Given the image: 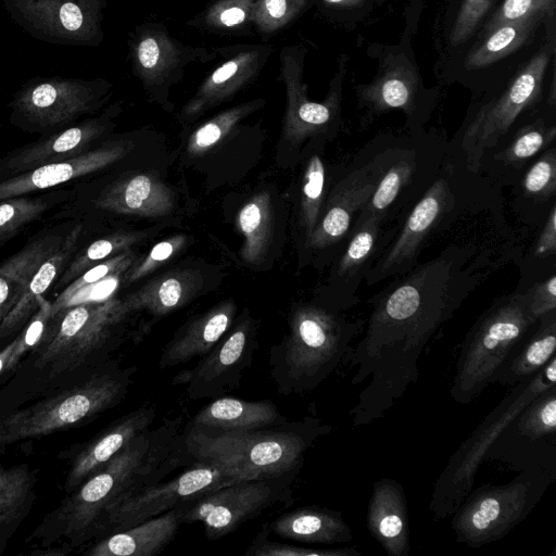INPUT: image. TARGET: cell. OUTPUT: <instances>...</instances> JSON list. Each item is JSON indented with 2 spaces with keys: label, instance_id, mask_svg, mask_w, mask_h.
Masks as SVG:
<instances>
[{
  "label": "cell",
  "instance_id": "cell-1",
  "mask_svg": "<svg viewBox=\"0 0 556 556\" xmlns=\"http://www.w3.org/2000/svg\"><path fill=\"white\" fill-rule=\"evenodd\" d=\"M484 276L485 263L477 248L451 245L394 277L368 300L371 309L365 334L344 359L355 368L351 383H367L349 410L352 426L384 417L418 380L425 346Z\"/></svg>",
  "mask_w": 556,
  "mask_h": 556
},
{
  "label": "cell",
  "instance_id": "cell-2",
  "mask_svg": "<svg viewBox=\"0 0 556 556\" xmlns=\"http://www.w3.org/2000/svg\"><path fill=\"white\" fill-rule=\"evenodd\" d=\"M182 416L132 439L121 452L49 513L33 531L30 541L49 546L58 542L79 547L97 536L106 510L113 505L160 483L180 468L176 446Z\"/></svg>",
  "mask_w": 556,
  "mask_h": 556
},
{
  "label": "cell",
  "instance_id": "cell-3",
  "mask_svg": "<svg viewBox=\"0 0 556 556\" xmlns=\"http://www.w3.org/2000/svg\"><path fill=\"white\" fill-rule=\"evenodd\" d=\"M333 428L321 419L302 420L253 430H222L187 424L177 441L181 467L212 463L237 468L253 479L298 475L305 452Z\"/></svg>",
  "mask_w": 556,
  "mask_h": 556
},
{
  "label": "cell",
  "instance_id": "cell-4",
  "mask_svg": "<svg viewBox=\"0 0 556 556\" xmlns=\"http://www.w3.org/2000/svg\"><path fill=\"white\" fill-rule=\"evenodd\" d=\"M127 317L121 299L112 296L62 308L49 318L23 369L49 388L83 374L109 359L122 342Z\"/></svg>",
  "mask_w": 556,
  "mask_h": 556
},
{
  "label": "cell",
  "instance_id": "cell-5",
  "mask_svg": "<svg viewBox=\"0 0 556 556\" xmlns=\"http://www.w3.org/2000/svg\"><path fill=\"white\" fill-rule=\"evenodd\" d=\"M288 325V333L269 351L270 376L282 395L317 388L344 362L364 329V320H350L316 303L293 306Z\"/></svg>",
  "mask_w": 556,
  "mask_h": 556
},
{
  "label": "cell",
  "instance_id": "cell-6",
  "mask_svg": "<svg viewBox=\"0 0 556 556\" xmlns=\"http://www.w3.org/2000/svg\"><path fill=\"white\" fill-rule=\"evenodd\" d=\"M135 366L108 359L73 383L28 406L0 415V446L83 425L119 404L134 383Z\"/></svg>",
  "mask_w": 556,
  "mask_h": 556
},
{
  "label": "cell",
  "instance_id": "cell-7",
  "mask_svg": "<svg viewBox=\"0 0 556 556\" xmlns=\"http://www.w3.org/2000/svg\"><path fill=\"white\" fill-rule=\"evenodd\" d=\"M536 321L525 291L493 301L464 338L450 390L452 399L469 404L479 396Z\"/></svg>",
  "mask_w": 556,
  "mask_h": 556
},
{
  "label": "cell",
  "instance_id": "cell-8",
  "mask_svg": "<svg viewBox=\"0 0 556 556\" xmlns=\"http://www.w3.org/2000/svg\"><path fill=\"white\" fill-rule=\"evenodd\" d=\"M369 148L368 153L379 169V179L354 228L367 218L387 224L404 213L433 182L448 153L444 140L422 131L383 143L381 140L371 142Z\"/></svg>",
  "mask_w": 556,
  "mask_h": 556
},
{
  "label": "cell",
  "instance_id": "cell-9",
  "mask_svg": "<svg viewBox=\"0 0 556 556\" xmlns=\"http://www.w3.org/2000/svg\"><path fill=\"white\" fill-rule=\"evenodd\" d=\"M556 386V357L532 377L515 384L452 455L439 475L429 508L438 519L453 515L472 490L490 447L517 415L541 392Z\"/></svg>",
  "mask_w": 556,
  "mask_h": 556
},
{
  "label": "cell",
  "instance_id": "cell-10",
  "mask_svg": "<svg viewBox=\"0 0 556 556\" xmlns=\"http://www.w3.org/2000/svg\"><path fill=\"white\" fill-rule=\"evenodd\" d=\"M462 160L450 151L433 182L413 205L400 230L370 266L364 280L374 286L403 275L417 265L429 237L469 207Z\"/></svg>",
  "mask_w": 556,
  "mask_h": 556
},
{
  "label": "cell",
  "instance_id": "cell-11",
  "mask_svg": "<svg viewBox=\"0 0 556 556\" xmlns=\"http://www.w3.org/2000/svg\"><path fill=\"white\" fill-rule=\"evenodd\" d=\"M554 479V469L528 465L507 483L471 490L453 514L456 542L477 548L503 539L528 517Z\"/></svg>",
  "mask_w": 556,
  "mask_h": 556
},
{
  "label": "cell",
  "instance_id": "cell-12",
  "mask_svg": "<svg viewBox=\"0 0 556 556\" xmlns=\"http://www.w3.org/2000/svg\"><path fill=\"white\" fill-rule=\"evenodd\" d=\"M554 51V41H547L497 97L480 105L464 124L448 151L462 160L468 172L480 173L483 160L505 140L517 118L540 102Z\"/></svg>",
  "mask_w": 556,
  "mask_h": 556
},
{
  "label": "cell",
  "instance_id": "cell-13",
  "mask_svg": "<svg viewBox=\"0 0 556 556\" xmlns=\"http://www.w3.org/2000/svg\"><path fill=\"white\" fill-rule=\"evenodd\" d=\"M113 89V84L102 77H33L9 102V122L24 132L49 135L99 112Z\"/></svg>",
  "mask_w": 556,
  "mask_h": 556
},
{
  "label": "cell",
  "instance_id": "cell-14",
  "mask_svg": "<svg viewBox=\"0 0 556 556\" xmlns=\"http://www.w3.org/2000/svg\"><path fill=\"white\" fill-rule=\"evenodd\" d=\"M131 74L139 80L149 101L173 112L172 88L179 84L193 63H208L217 52L204 46L185 43L175 38L165 24L143 22L128 34Z\"/></svg>",
  "mask_w": 556,
  "mask_h": 556
},
{
  "label": "cell",
  "instance_id": "cell-15",
  "mask_svg": "<svg viewBox=\"0 0 556 556\" xmlns=\"http://www.w3.org/2000/svg\"><path fill=\"white\" fill-rule=\"evenodd\" d=\"M253 479L226 465L199 463L167 482H160L110 507L96 538L130 528L147 519L179 507L205 493L227 484Z\"/></svg>",
  "mask_w": 556,
  "mask_h": 556
},
{
  "label": "cell",
  "instance_id": "cell-16",
  "mask_svg": "<svg viewBox=\"0 0 556 556\" xmlns=\"http://www.w3.org/2000/svg\"><path fill=\"white\" fill-rule=\"evenodd\" d=\"M306 49L301 45L285 46L279 52L277 80L285 85L286 111L282 136L293 144L321 138L331 140L341 125L342 80L345 61L340 60L338 71L323 101H313L303 81Z\"/></svg>",
  "mask_w": 556,
  "mask_h": 556
},
{
  "label": "cell",
  "instance_id": "cell-17",
  "mask_svg": "<svg viewBox=\"0 0 556 556\" xmlns=\"http://www.w3.org/2000/svg\"><path fill=\"white\" fill-rule=\"evenodd\" d=\"M295 477L240 480L205 493L179 506L182 523L201 522L210 540L222 539L277 503H290Z\"/></svg>",
  "mask_w": 556,
  "mask_h": 556
},
{
  "label": "cell",
  "instance_id": "cell-18",
  "mask_svg": "<svg viewBox=\"0 0 556 556\" xmlns=\"http://www.w3.org/2000/svg\"><path fill=\"white\" fill-rule=\"evenodd\" d=\"M8 16L33 38L56 46L99 47L109 0H0Z\"/></svg>",
  "mask_w": 556,
  "mask_h": 556
},
{
  "label": "cell",
  "instance_id": "cell-19",
  "mask_svg": "<svg viewBox=\"0 0 556 556\" xmlns=\"http://www.w3.org/2000/svg\"><path fill=\"white\" fill-rule=\"evenodd\" d=\"M257 346L256 324L245 311L194 367L173 378V384H186L187 396L193 401L225 396L240 384Z\"/></svg>",
  "mask_w": 556,
  "mask_h": 556
},
{
  "label": "cell",
  "instance_id": "cell-20",
  "mask_svg": "<svg viewBox=\"0 0 556 556\" xmlns=\"http://www.w3.org/2000/svg\"><path fill=\"white\" fill-rule=\"evenodd\" d=\"M361 154L363 159L330 187L306 250L321 252L339 247L341 252L346 244L355 220L379 179V169L371 155L368 151Z\"/></svg>",
  "mask_w": 556,
  "mask_h": 556
},
{
  "label": "cell",
  "instance_id": "cell-21",
  "mask_svg": "<svg viewBox=\"0 0 556 556\" xmlns=\"http://www.w3.org/2000/svg\"><path fill=\"white\" fill-rule=\"evenodd\" d=\"M223 61L201 81L178 118L191 124L210 110L230 101L260 76L275 48L269 42L213 47Z\"/></svg>",
  "mask_w": 556,
  "mask_h": 556
},
{
  "label": "cell",
  "instance_id": "cell-22",
  "mask_svg": "<svg viewBox=\"0 0 556 556\" xmlns=\"http://www.w3.org/2000/svg\"><path fill=\"white\" fill-rule=\"evenodd\" d=\"M122 112L121 102L106 106L98 116L88 117L38 140L22 146L0 159V180L41 165L79 155L110 134L114 118Z\"/></svg>",
  "mask_w": 556,
  "mask_h": 556
},
{
  "label": "cell",
  "instance_id": "cell-23",
  "mask_svg": "<svg viewBox=\"0 0 556 556\" xmlns=\"http://www.w3.org/2000/svg\"><path fill=\"white\" fill-rule=\"evenodd\" d=\"M376 218H367L352 231L338 255L330 274L328 287L316 304L342 313L359 302L358 290L372 263L389 244L391 230Z\"/></svg>",
  "mask_w": 556,
  "mask_h": 556
},
{
  "label": "cell",
  "instance_id": "cell-24",
  "mask_svg": "<svg viewBox=\"0 0 556 556\" xmlns=\"http://www.w3.org/2000/svg\"><path fill=\"white\" fill-rule=\"evenodd\" d=\"M130 150L131 146L127 141H105L74 157L48 163L2 179L0 201L54 189L102 172L123 160Z\"/></svg>",
  "mask_w": 556,
  "mask_h": 556
},
{
  "label": "cell",
  "instance_id": "cell-25",
  "mask_svg": "<svg viewBox=\"0 0 556 556\" xmlns=\"http://www.w3.org/2000/svg\"><path fill=\"white\" fill-rule=\"evenodd\" d=\"M156 417L153 406H141L122 416L73 453L64 489L74 491L87 478L148 430Z\"/></svg>",
  "mask_w": 556,
  "mask_h": 556
},
{
  "label": "cell",
  "instance_id": "cell-26",
  "mask_svg": "<svg viewBox=\"0 0 556 556\" xmlns=\"http://www.w3.org/2000/svg\"><path fill=\"white\" fill-rule=\"evenodd\" d=\"M359 106L367 117L402 110L412 132L420 131L424 118L419 112V78L406 60L397 58L370 84L357 88Z\"/></svg>",
  "mask_w": 556,
  "mask_h": 556
},
{
  "label": "cell",
  "instance_id": "cell-27",
  "mask_svg": "<svg viewBox=\"0 0 556 556\" xmlns=\"http://www.w3.org/2000/svg\"><path fill=\"white\" fill-rule=\"evenodd\" d=\"M74 224L61 247L35 270L17 298L13 308L0 325V348L14 338L30 320L39 307L40 298L55 283L73 255L80 248L86 223Z\"/></svg>",
  "mask_w": 556,
  "mask_h": 556
},
{
  "label": "cell",
  "instance_id": "cell-28",
  "mask_svg": "<svg viewBox=\"0 0 556 556\" xmlns=\"http://www.w3.org/2000/svg\"><path fill=\"white\" fill-rule=\"evenodd\" d=\"M366 523L370 535L389 556H408L409 521L403 486L392 478H382L372 485Z\"/></svg>",
  "mask_w": 556,
  "mask_h": 556
},
{
  "label": "cell",
  "instance_id": "cell-29",
  "mask_svg": "<svg viewBox=\"0 0 556 556\" xmlns=\"http://www.w3.org/2000/svg\"><path fill=\"white\" fill-rule=\"evenodd\" d=\"M235 314L233 301L227 300L187 321L165 344L159 368L175 367L204 356L230 329Z\"/></svg>",
  "mask_w": 556,
  "mask_h": 556
},
{
  "label": "cell",
  "instance_id": "cell-30",
  "mask_svg": "<svg viewBox=\"0 0 556 556\" xmlns=\"http://www.w3.org/2000/svg\"><path fill=\"white\" fill-rule=\"evenodd\" d=\"M181 525L180 508L175 507L130 528L101 538L86 552V555L154 556L174 540Z\"/></svg>",
  "mask_w": 556,
  "mask_h": 556
},
{
  "label": "cell",
  "instance_id": "cell-31",
  "mask_svg": "<svg viewBox=\"0 0 556 556\" xmlns=\"http://www.w3.org/2000/svg\"><path fill=\"white\" fill-rule=\"evenodd\" d=\"M203 286L204 278L199 270L174 269L121 299V305L127 316L144 311L163 317L195 299L203 292Z\"/></svg>",
  "mask_w": 556,
  "mask_h": 556
},
{
  "label": "cell",
  "instance_id": "cell-32",
  "mask_svg": "<svg viewBox=\"0 0 556 556\" xmlns=\"http://www.w3.org/2000/svg\"><path fill=\"white\" fill-rule=\"evenodd\" d=\"M280 538L302 543L340 544L352 541L351 528L341 511L305 506L285 513L267 523Z\"/></svg>",
  "mask_w": 556,
  "mask_h": 556
},
{
  "label": "cell",
  "instance_id": "cell-33",
  "mask_svg": "<svg viewBox=\"0 0 556 556\" xmlns=\"http://www.w3.org/2000/svg\"><path fill=\"white\" fill-rule=\"evenodd\" d=\"M288 422L269 401H247L222 396L203 406L188 424L222 430H253Z\"/></svg>",
  "mask_w": 556,
  "mask_h": 556
},
{
  "label": "cell",
  "instance_id": "cell-34",
  "mask_svg": "<svg viewBox=\"0 0 556 556\" xmlns=\"http://www.w3.org/2000/svg\"><path fill=\"white\" fill-rule=\"evenodd\" d=\"M538 327L507 357L493 383L515 386L541 370L555 356L556 309L538 318Z\"/></svg>",
  "mask_w": 556,
  "mask_h": 556
},
{
  "label": "cell",
  "instance_id": "cell-35",
  "mask_svg": "<svg viewBox=\"0 0 556 556\" xmlns=\"http://www.w3.org/2000/svg\"><path fill=\"white\" fill-rule=\"evenodd\" d=\"M555 139L556 124L539 117L519 127L505 146L493 151L483 163L492 164L490 170L495 173V178L505 180L511 178L513 173L522 170L535 155L554 146Z\"/></svg>",
  "mask_w": 556,
  "mask_h": 556
},
{
  "label": "cell",
  "instance_id": "cell-36",
  "mask_svg": "<svg viewBox=\"0 0 556 556\" xmlns=\"http://www.w3.org/2000/svg\"><path fill=\"white\" fill-rule=\"evenodd\" d=\"M36 498V478L28 465L0 464V555L28 516Z\"/></svg>",
  "mask_w": 556,
  "mask_h": 556
},
{
  "label": "cell",
  "instance_id": "cell-37",
  "mask_svg": "<svg viewBox=\"0 0 556 556\" xmlns=\"http://www.w3.org/2000/svg\"><path fill=\"white\" fill-rule=\"evenodd\" d=\"M326 139L309 140L301 177L298 219L304 248L316 227L331 186L323 159Z\"/></svg>",
  "mask_w": 556,
  "mask_h": 556
},
{
  "label": "cell",
  "instance_id": "cell-38",
  "mask_svg": "<svg viewBox=\"0 0 556 556\" xmlns=\"http://www.w3.org/2000/svg\"><path fill=\"white\" fill-rule=\"evenodd\" d=\"M74 188H58L0 201V247L46 214L66 203Z\"/></svg>",
  "mask_w": 556,
  "mask_h": 556
},
{
  "label": "cell",
  "instance_id": "cell-39",
  "mask_svg": "<svg viewBox=\"0 0 556 556\" xmlns=\"http://www.w3.org/2000/svg\"><path fill=\"white\" fill-rule=\"evenodd\" d=\"M541 22L540 18H527L496 25L488 30L480 45L467 54L466 67L483 68L514 53L533 37Z\"/></svg>",
  "mask_w": 556,
  "mask_h": 556
},
{
  "label": "cell",
  "instance_id": "cell-40",
  "mask_svg": "<svg viewBox=\"0 0 556 556\" xmlns=\"http://www.w3.org/2000/svg\"><path fill=\"white\" fill-rule=\"evenodd\" d=\"M255 0H212L187 25L217 36H253Z\"/></svg>",
  "mask_w": 556,
  "mask_h": 556
},
{
  "label": "cell",
  "instance_id": "cell-41",
  "mask_svg": "<svg viewBox=\"0 0 556 556\" xmlns=\"http://www.w3.org/2000/svg\"><path fill=\"white\" fill-rule=\"evenodd\" d=\"M518 212L526 215L541 207L549 211L556 195V147L547 148L517 182Z\"/></svg>",
  "mask_w": 556,
  "mask_h": 556
},
{
  "label": "cell",
  "instance_id": "cell-42",
  "mask_svg": "<svg viewBox=\"0 0 556 556\" xmlns=\"http://www.w3.org/2000/svg\"><path fill=\"white\" fill-rule=\"evenodd\" d=\"M144 237L146 232L119 231L99 238L78 249L55 281L52 290L60 293L88 268L129 250Z\"/></svg>",
  "mask_w": 556,
  "mask_h": 556
},
{
  "label": "cell",
  "instance_id": "cell-43",
  "mask_svg": "<svg viewBox=\"0 0 556 556\" xmlns=\"http://www.w3.org/2000/svg\"><path fill=\"white\" fill-rule=\"evenodd\" d=\"M238 226L244 237L241 254L255 263L267 249L273 230V213L267 193L254 195L239 212Z\"/></svg>",
  "mask_w": 556,
  "mask_h": 556
},
{
  "label": "cell",
  "instance_id": "cell-44",
  "mask_svg": "<svg viewBox=\"0 0 556 556\" xmlns=\"http://www.w3.org/2000/svg\"><path fill=\"white\" fill-rule=\"evenodd\" d=\"M266 104L264 99H253L226 109L201 124L188 138L187 153L199 156L216 147L244 118Z\"/></svg>",
  "mask_w": 556,
  "mask_h": 556
},
{
  "label": "cell",
  "instance_id": "cell-45",
  "mask_svg": "<svg viewBox=\"0 0 556 556\" xmlns=\"http://www.w3.org/2000/svg\"><path fill=\"white\" fill-rule=\"evenodd\" d=\"M507 429L529 442L554 438L556 433V386L541 392L528 403L507 426Z\"/></svg>",
  "mask_w": 556,
  "mask_h": 556
},
{
  "label": "cell",
  "instance_id": "cell-46",
  "mask_svg": "<svg viewBox=\"0 0 556 556\" xmlns=\"http://www.w3.org/2000/svg\"><path fill=\"white\" fill-rule=\"evenodd\" d=\"M312 0H255L254 33L261 42L269 40L289 27L308 8Z\"/></svg>",
  "mask_w": 556,
  "mask_h": 556
},
{
  "label": "cell",
  "instance_id": "cell-47",
  "mask_svg": "<svg viewBox=\"0 0 556 556\" xmlns=\"http://www.w3.org/2000/svg\"><path fill=\"white\" fill-rule=\"evenodd\" d=\"M52 302L40 298L39 307L26 326L0 350V376L20 365L23 357L39 342L51 317Z\"/></svg>",
  "mask_w": 556,
  "mask_h": 556
},
{
  "label": "cell",
  "instance_id": "cell-48",
  "mask_svg": "<svg viewBox=\"0 0 556 556\" xmlns=\"http://www.w3.org/2000/svg\"><path fill=\"white\" fill-rule=\"evenodd\" d=\"M270 531L267 523L262 531L254 538L245 555L249 556H361L356 546L321 548V547H301L270 541L268 539Z\"/></svg>",
  "mask_w": 556,
  "mask_h": 556
},
{
  "label": "cell",
  "instance_id": "cell-49",
  "mask_svg": "<svg viewBox=\"0 0 556 556\" xmlns=\"http://www.w3.org/2000/svg\"><path fill=\"white\" fill-rule=\"evenodd\" d=\"M135 258V253L129 249L88 268L58 293V296L52 302L51 316L58 313L63 307L65 301L78 289L115 273L126 271Z\"/></svg>",
  "mask_w": 556,
  "mask_h": 556
},
{
  "label": "cell",
  "instance_id": "cell-50",
  "mask_svg": "<svg viewBox=\"0 0 556 556\" xmlns=\"http://www.w3.org/2000/svg\"><path fill=\"white\" fill-rule=\"evenodd\" d=\"M556 0H504L484 26V33L498 24L527 18H553Z\"/></svg>",
  "mask_w": 556,
  "mask_h": 556
},
{
  "label": "cell",
  "instance_id": "cell-51",
  "mask_svg": "<svg viewBox=\"0 0 556 556\" xmlns=\"http://www.w3.org/2000/svg\"><path fill=\"white\" fill-rule=\"evenodd\" d=\"M187 240L186 236L179 235L156 243L143 257L135 258L124 273V282L129 286L163 266L184 249Z\"/></svg>",
  "mask_w": 556,
  "mask_h": 556
},
{
  "label": "cell",
  "instance_id": "cell-52",
  "mask_svg": "<svg viewBox=\"0 0 556 556\" xmlns=\"http://www.w3.org/2000/svg\"><path fill=\"white\" fill-rule=\"evenodd\" d=\"M493 0H463L451 31V45L458 46L469 39Z\"/></svg>",
  "mask_w": 556,
  "mask_h": 556
},
{
  "label": "cell",
  "instance_id": "cell-53",
  "mask_svg": "<svg viewBox=\"0 0 556 556\" xmlns=\"http://www.w3.org/2000/svg\"><path fill=\"white\" fill-rule=\"evenodd\" d=\"M535 318L556 309V276L551 274L525 291Z\"/></svg>",
  "mask_w": 556,
  "mask_h": 556
},
{
  "label": "cell",
  "instance_id": "cell-54",
  "mask_svg": "<svg viewBox=\"0 0 556 556\" xmlns=\"http://www.w3.org/2000/svg\"><path fill=\"white\" fill-rule=\"evenodd\" d=\"M124 273L118 271L97 282L81 287L65 301L62 308L84 302L103 301L111 298L114 290L119 286Z\"/></svg>",
  "mask_w": 556,
  "mask_h": 556
},
{
  "label": "cell",
  "instance_id": "cell-55",
  "mask_svg": "<svg viewBox=\"0 0 556 556\" xmlns=\"http://www.w3.org/2000/svg\"><path fill=\"white\" fill-rule=\"evenodd\" d=\"M533 255L539 258L556 255V203H554L543 223L533 247Z\"/></svg>",
  "mask_w": 556,
  "mask_h": 556
},
{
  "label": "cell",
  "instance_id": "cell-56",
  "mask_svg": "<svg viewBox=\"0 0 556 556\" xmlns=\"http://www.w3.org/2000/svg\"><path fill=\"white\" fill-rule=\"evenodd\" d=\"M23 288L13 273L0 268V325L13 308Z\"/></svg>",
  "mask_w": 556,
  "mask_h": 556
},
{
  "label": "cell",
  "instance_id": "cell-57",
  "mask_svg": "<svg viewBox=\"0 0 556 556\" xmlns=\"http://www.w3.org/2000/svg\"><path fill=\"white\" fill-rule=\"evenodd\" d=\"M71 549L72 548L67 544L62 543L61 547H51L50 545L46 546V549L34 551L30 554L35 556H65L71 552Z\"/></svg>",
  "mask_w": 556,
  "mask_h": 556
},
{
  "label": "cell",
  "instance_id": "cell-58",
  "mask_svg": "<svg viewBox=\"0 0 556 556\" xmlns=\"http://www.w3.org/2000/svg\"><path fill=\"white\" fill-rule=\"evenodd\" d=\"M325 4L331 7H346L356 3L358 0H321Z\"/></svg>",
  "mask_w": 556,
  "mask_h": 556
}]
</instances>
